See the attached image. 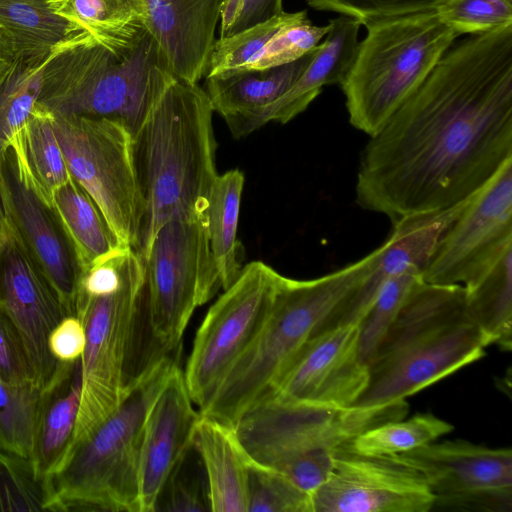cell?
<instances>
[{
    "label": "cell",
    "mask_w": 512,
    "mask_h": 512,
    "mask_svg": "<svg viewBox=\"0 0 512 512\" xmlns=\"http://www.w3.org/2000/svg\"><path fill=\"white\" fill-rule=\"evenodd\" d=\"M360 154L356 202L395 222L449 208L512 159V24L469 34Z\"/></svg>",
    "instance_id": "cell-1"
},
{
    "label": "cell",
    "mask_w": 512,
    "mask_h": 512,
    "mask_svg": "<svg viewBox=\"0 0 512 512\" xmlns=\"http://www.w3.org/2000/svg\"><path fill=\"white\" fill-rule=\"evenodd\" d=\"M214 109L198 83L175 79L132 136L143 202L136 253L147 255L156 232L174 218H206L218 175Z\"/></svg>",
    "instance_id": "cell-2"
},
{
    "label": "cell",
    "mask_w": 512,
    "mask_h": 512,
    "mask_svg": "<svg viewBox=\"0 0 512 512\" xmlns=\"http://www.w3.org/2000/svg\"><path fill=\"white\" fill-rule=\"evenodd\" d=\"M491 342L466 307L462 285L418 283L368 363L352 407L399 401L481 359Z\"/></svg>",
    "instance_id": "cell-3"
},
{
    "label": "cell",
    "mask_w": 512,
    "mask_h": 512,
    "mask_svg": "<svg viewBox=\"0 0 512 512\" xmlns=\"http://www.w3.org/2000/svg\"><path fill=\"white\" fill-rule=\"evenodd\" d=\"M175 79L149 31L123 53L82 31L52 49L37 105L54 115L112 119L133 136Z\"/></svg>",
    "instance_id": "cell-4"
},
{
    "label": "cell",
    "mask_w": 512,
    "mask_h": 512,
    "mask_svg": "<svg viewBox=\"0 0 512 512\" xmlns=\"http://www.w3.org/2000/svg\"><path fill=\"white\" fill-rule=\"evenodd\" d=\"M180 350L153 356L132 378L120 405L74 442L49 479L54 511L138 512V476L149 410L179 364Z\"/></svg>",
    "instance_id": "cell-5"
},
{
    "label": "cell",
    "mask_w": 512,
    "mask_h": 512,
    "mask_svg": "<svg viewBox=\"0 0 512 512\" xmlns=\"http://www.w3.org/2000/svg\"><path fill=\"white\" fill-rule=\"evenodd\" d=\"M378 248L337 271L310 280L282 275L270 313L258 335L199 412L236 427L312 335L372 270Z\"/></svg>",
    "instance_id": "cell-6"
},
{
    "label": "cell",
    "mask_w": 512,
    "mask_h": 512,
    "mask_svg": "<svg viewBox=\"0 0 512 512\" xmlns=\"http://www.w3.org/2000/svg\"><path fill=\"white\" fill-rule=\"evenodd\" d=\"M362 25L367 34L340 87L350 124L372 136L421 86L460 35L436 9L373 18Z\"/></svg>",
    "instance_id": "cell-7"
},
{
    "label": "cell",
    "mask_w": 512,
    "mask_h": 512,
    "mask_svg": "<svg viewBox=\"0 0 512 512\" xmlns=\"http://www.w3.org/2000/svg\"><path fill=\"white\" fill-rule=\"evenodd\" d=\"M76 316L85 329L81 397L73 442L91 433L123 401L137 325L144 317V264L130 252L120 285L96 296H78ZM71 448V447H70Z\"/></svg>",
    "instance_id": "cell-8"
},
{
    "label": "cell",
    "mask_w": 512,
    "mask_h": 512,
    "mask_svg": "<svg viewBox=\"0 0 512 512\" xmlns=\"http://www.w3.org/2000/svg\"><path fill=\"white\" fill-rule=\"evenodd\" d=\"M144 315L151 355L180 349L190 318L221 287L207 218H174L156 232L144 259Z\"/></svg>",
    "instance_id": "cell-9"
},
{
    "label": "cell",
    "mask_w": 512,
    "mask_h": 512,
    "mask_svg": "<svg viewBox=\"0 0 512 512\" xmlns=\"http://www.w3.org/2000/svg\"><path fill=\"white\" fill-rule=\"evenodd\" d=\"M53 116L70 175L94 200L121 247L135 250L143 202L133 161L132 135L122 124L108 118Z\"/></svg>",
    "instance_id": "cell-10"
},
{
    "label": "cell",
    "mask_w": 512,
    "mask_h": 512,
    "mask_svg": "<svg viewBox=\"0 0 512 512\" xmlns=\"http://www.w3.org/2000/svg\"><path fill=\"white\" fill-rule=\"evenodd\" d=\"M281 277L264 262H250L209 308L183 371L189 395L199 409L210 401L258 335Z\"/></svg>",
    "instance_id": "cell-11"
},
{
    "label": "cell",
    "mask_w": 512,
    "mask_h": 512,
    "mask_svg": "<svg viewBox=\"0 0 512 512\" xmlns=\"http://www.w3.org/2000/svg\"><path fill=\"white\" fill-rule=\"evenodd\" d=\"M407 413L405 400L345 409L265 401L246 412L235 428L255 461L276 468L299 456L334 451L360 433L402 419Z\"/></svg>",
    "instance_id": "cell-12"
},
{
    "label": "cell",
    "mask_w": 512,
    "mask_h": 512,
    "mask_svg": "<svg viewBox=\"0 0 512 512\" xmlns=\"http://www.w3.org/2000/svg\"><path fill=\"white\" fill-rule=\"evenodd\" d=\"M0 202L8 225L57 292L69 315L85 268L53 206L28 175L12 144L0 157Z\"/></svg>",
    "instance_id": "cell-13"
},
{
    "label": "cell",
    "mask_w": 512,
    "mask_h": 512,
    "mask_svg": "<svg viewBox=\"0 0 512 512\" xmlns=\"http://www.w3.org/2000/svg\"><path fill=\"white\" fill-rule=\"evenodd\" d=\"M367 383L368 365L359 352V327L340 325L306 340L257 403L345 409L355 404Z\"/></svg>",
    "instance_id": "cell-14"
},
{
    "label": "cell",
    "mask_w": 512,
    "mask_h": 512,
    "mask_svg": "<svg viewBox=\"0 0 512 512\" xmlns=\"http://www.w3.org/2000/svg\"><path fill=\"white\" fill-rule=\"evenodd\" d=\"M351 441L335 451L328 479L312 494L313 512H429L434 493L401 455H368Z\"/></svg>",
    "instance_id": "cell-15"
},
{
    "label": "cell",
    "mask_w": 512,
    "mask_h": 512,
    "mask_svg": "<svg viewBox=\"0 0 512 512\" xmlns=\"http://www.w3.org/2000/svg\"><path fill=\"white\" fill-rule=\"evenodd\" d=\"M512 246V159L474 195L422 272L430 284L465 286Z\"/></svg>",
    "instance_id": "cell-16"
},
{
    "label": "cell",
    "mask_w": 512,
    "mask_h": 512,
    "mask_svg": "<svg viewBox=\"0 0 512 512\" xmlns=\"http://www.w3.org/2000/svg\"><path fill=\"white\" fill-rule=\"evenodd\" d=\"M0 306L25 346L36 386L46 388L59 370L48 337L67 313L48 278L8 225L0 242Z\"/></svg>",
    "instance_id": "cell-17"
},
{
    "label": "cell",
    "mask_w": 512,
    "mask_h": 512,
    "mask_svg": "<svg viewBox=\"0 0 512 512\" xmlns=\"http://www.w3.org/2000/svg\"><path fill=\"white\" fill-rule=\"evenodd\" d=\"M193 404L178 364L146 419L138 476V512L155 511L169 476L193 448L200 419Z\"/></svg>",
    "instance_id": "cell-18"
},
{
    "label": "cell",
    "mask_w": 512,
    "mask_h": 512,
    "mask_svg": "<svg viewBox=\"0 0 512 512\" xmlns=\"http://www.w3.org/2000/svg\"><path fill=\"white\" fill-rule=\"evenodd\" d=\"M475 194L449 208L411 214L393 222L390 235L378 247V258L372 270L329 317L322 330L340 325H358L387 279L410 266H417L423 272L442 236Z\"/></svg>",
    "instance_id": "cell-19"
},
{
    "label": "cell",
    "mask_w": 512,
    "mask_h": 512,
    "mask_svg": "<svg viewBox=\"0 0 512 512\" xmlns=\"http://www.w3.org/2000/svg\"><path fill=\"white\" fill-rule=\"evenodd\" d=\"M225 0H144L146 27L173 75L197 84L205 77Z\"/></svg>",
    "instance_id": "cell-20"
},
{
    "label": "cell",
    "mask_w": 512,
    "mask_h": 512,
    "mask_svg": "<svg viewBox=\"0 0 512 512\" xmlns=\"http://www.w3.org/2000/svg\"><path fill=\"white\" fill-rule=\"evenodd\" d=\"M426 479L435 495L512 487V451L465 440L430 442L399 454Z\"/></svg>",
    "instance_id": "cell-21"
},
{
    "label": "cell",
    "mask_w": 512,
    "mask_h": 512,
    "mask_svg": "<svg viewBox=\"0 0 512 512\" xmlns=\"http://www.w3.org/2000/svg\"><path fill=\"white\" fill-rule=\"evenodd\" d=\"M329 24L325 41L317 45L303 74L285 94L256 115L249 125V134L269 122L291 121L310 105L325 85L343 83L356 54L361 22L340 15L329 20Z\"/></svg>",
    "instance_id": "cell-22"
},
{
    "label": "cell",
    "mask_w": 512,
    "mask_h": 512,
    "mask_svg": "<svg viewBox=\"0 0 512 512\" xmlns=\"http://www.w3.org/2000/svg\"><path fill=\"white\" fill-rule=\"evenodd\" d=\"M316 47L284 65L206 78L205 91L214 112L223 117L235 138L247 136L256 115L293 86L311 62Z\"/></svg>",
    "instance_id": "cell-23"
},
{
    "label": "cell",
    "mask_w": 512,
    "mask_h": 512,
    "mask_svg": "<svg viewBox=\"0 0 512 512\" xmlns=\"http://www.w3.org/2000/svg\"><path fill=\"white\" fill-rule=\"evenodd\" d=\"M193 446L203 466L210 511L248 512L251 457L236 428L200 414Z\"/></svg>",
    "instance_id": "cell-24"
},
{
    "label": "cell",
    "mask_w": 512,
    "mask_h": 512,
    "mask_svg": "<svg viewBox=\"0 0 512 512\" xmlns=\"http://www.w3.org/2000/svg\"><path fill=\"white\" fill-rule=\"evenodd\" d=\"M81 382V359L61 362L56 376L41 390L29 458L43 479L58 470L72 445Z\"/></svg>",
    "instance_id": "cell-25"
},
{
    "label": "cell",
    "mask_w": 512,
    "mask_h": 512,
    "mask_svg": "<svg viewBox=\"0 0 512 512\" xmlns=\"http://www.w3.org/2000/svg\"><path fill=\"white\" fill-rule=\"evenodd\" d=\"M79 30L116 53L132 48L148 31L144 0H48Z\"/></svg>",
    "instance_id": "cell-26"
},
{
    "label": "cell",
    "mask_w": 512,
    "mask_h": 512,
    "mask_svg": "<svg viewBox=\"0 0 512 512\" xmlns=\"http://www.w3.org/2000/svg\"><path fill=\"white\" fill-rule=\"evenodd\" d=\"M244 182L239 169L218 174L208 199L207 231L223 289L236 280L243 268V248L237 231Z\"/></svg>",
    "instance_id": "cell-27"
},
{
    "label": "cell",
    "mask_w": 512,
    "mask_h": 512,
    "mask_svg": "<svg viewBox=\"0 0 512 512\" xmlns=\"http://www.w3.org/2000/svg\"><path fill=\"white\" fill-rule=\"evenodd\" d=\"M52 203L85 270L123 248L94 200L72 176L55 190Z\"/></svg>",
    "instance_id": "cell-28"
},
{
    "label": "cell",
    "mask_w": 512,
    "mask_h": 512,
    "mask_svg": "<svg viewBox=\"0 0 512 512\" xmlns=\"http://www.w3.org/2000/svg\"><path fill=\"white\" fill-rule=\"evenodd\" d=\"M465 289L469 314L491 344L512 348V246Z\"/></svg>",
    "instance_id": "cell-29"
},
{
    "label": "cell",
    "mask_w": 512,
    "mask_h": 512,
    "mask_svg": "<svg viewBox=\"0 0 512 512\" xmlns=\"http://www.w3.org/2000/svg\"><path fill=\"white\" fill-rule=\"evenodd\" d=\"M51 51L20 50L0 70V157L38 103Z\"/></svg>",
    "instance_id": "cell-30"
},
{
    "label": "cell",
    "mask_w": 512,
    "mask_h": 512,
    "mask_svg": "<svg viewBox=\"0 0 512 512\" xmlns=\"http://www.w3.org/2000/svg\"><path fill=\"white\" fill-rule=\"evenodd\" d=\"M10 144L38 190L52 202L55 190L71 178L56 137L53 114L36 105Z\"/></svg>",
    "instance_id": "cell-31"
},
{
    "label": "cell",
    "mask_w": 512,
    "mask_h": 512,
    "mask_svg": "<svg viewBox=\"0 0 512 512\" xmlns=\"http://www.w3.org/2000/svg\"><path fill=\"white\" fill-rule=\"evenodd\" d=\"M0 24L14 37L19 51H51L82 31L57 14L48 0H0Z\"/></svg>",
    "instance_id": "cell-32"
},
{
    "label": "cell",
    "mask_w": 512,
    "mask_h": 512,
    "mask_svg": "<svg viewBox=\"0 0 512 512\" xmlns=\"http://www.w3.org/2000/svg\"><path fill=\"white\" fill-rule=\"evenodd\" d=\"M453 430L452 424L431 414L393 420L372 427L351 441L353 449L368 455H395L412 451Z\"/></svg>",
    "instance_id": "cell-33"
},
{
    "label": "cell",
    "mask_w": 512,
    "mask_h": 512,
    "mask_svg": "<svg viewBox=\"0 0 512 512\" xmlns=\"http://www.w3.org/2000/svg\"><path fill=\"white\" fill-rule=\"evenodd\" d=\"M421 281H424L422 270L410 266L387 279L381 286L358 324L359 352L367 365L410 293Z\"/></svg>",
    "instance_id": "cell-34"
},
{
    "label": "cell",
    "mask_w": 512,
    "mask_h": 512,
    "mask_svg": "<svg viewBox=\"0 0 512 512\" xmlns=\"http://www.w3.org/2000/svg\"><path fill=\"white\" fill-rule=\"evenodd\" d=\"M54 511L49 480L39 477L29 457L0 450V512Z\"/></svg>",
    "instance_id": "cell-35"
},
{
    "label": "cell",
    "mask_w": 512,
    "mask_h": 512,
    "mask_svg": "<svg viewBox=\"0 0 512 512\" xmlns=\"http://www.w3.org/2000/svg\"><path fill=\"white\" fill-rule=\"evenodd\" d=\"M307 14L304 11L282 14L245 29L233 36L216 39L205 77L227 75L246 69L249 62L286 25Z\"/></svg>",
    "instance_id": "cell-36"
},
{
    "label": "cell",
    "mask_w": 512,
    "mask_h": 512,
    "mask_svg": "<svg viewBox=\"0 0 512 512\" xmlns=\"http://www.w3.org/2000/svg\"><path fill=\"white\" fill-rule=\"evenodd\" d=\"M40 389L0 380V450L29 457Z\"/></svg>",
    "instance_id": "cell-37"
},
{
    "label": "cell",
    "mask_w": 512,
    "mask_h": 512,
    "mask_svg": "<svg viewBox=\"0 0 512 512\" xmlns=\"http://www.w3.org/2000/svg\"><path fill=\"white\" fill-rule=\"evenodd\" d=\"M248 512L313 511L310 495L281 472L251 457Z\"/></svg>",
    "instance_id": "cell-38"
},
{
    "label": "cell",
    "mask_w": 512,
    "mask_h": 512,
    "mask_svg": "<svg viewBox=\"0 0 512 512\" xmlns=\"http://www.w3.org/2000/svg\"><path fill=\"white\" fill-rule=\"evenodd\" d=\"M329 29V23L316 26L305 14L278 31L245 70H262L293 62L319 45Z\"/></svg>",
    "instance_id": "cell-39"
},
{
    "label": "cell",
    "mask_w": 512,
    "mask_h": 512,
    "mask_svg": "<svg viewBox=\"0 0 512 512\" xmlns=\"http://www.w3.org/2000/svg\"><path fill=\"white\" fill-rule=\"evenodd\" d=\"M440 19L459 35L477 34L512 24L509 0H447L436 8Z\"/></svg>",
    "instance_id": "cell-40"
},
{
    "label": "cell",
    "mask_w": 512,
    "mask_h": 512,
    "mask_svg": "<svg viewBox=\"0 0 512 512\" xmlns=\"http://www.w3.org/2000/svg\"><path fill=\"white\" fill-rule=\"evenodd\" d=\"M447 0H306L320 11L336 12L363 22L373 18L434 10Z\"/></svg>",
    "instance_id": "cell-41"
},
{
    "label": "cell",
    "mask_w": 512,
    "mask_h": 512,
    "mask_svg": "<svg viewBox=\"0 0 512 512\" xmlns=\"http://www.w3.org/2000/svg\"><path fill=\"white\" fill-rule=\"evenodd\" d=\"M0 380L12 385L36 386L33 370L20 334L1 306Z\"/></svg>",
    "instance_id": "cell-42"
},
{
    "label": "cell",
    "mask_w": 512,
    "mask_h": 512,
    "mask_svg": "<svg viewBox=\"0 0 512 512\" xmlns=\"http://www.w3.org/2000/svg\"><path fill=\"white\" fill-rule=\"evenodd\" d=\"M188 454V453H187ZM187 454L176 466L160 495L166 494L165 505L159 510L204 511L210 510L208 492L202 487L199 476L187 464Z\"/></svg>",
    "instance_id": "cell-43"
},
{
    "label": "cell",
    "mask_w": 512,
    "mask_h": 512,
    "mask_svg": "<svg viewBox=\"0 0 512 512\" xmlns=\"http://www.w3.org/2000/svg\"><path fill=\"white\" fill-rule=\"evenodd\" d=\"M283 12V0H225L219 22V38L233 36Z\"/></svg>",
    "instance_id": "cell-44"
},
{
    "label": "cell",
    "mask_w": 512,
    "mask_h": 512,
    "mask_svg": "<svg viewBox=\"0 0 512 512\" xmlns=\"http://www.w3.org/2000/svg\"><path fill=\"white\" fill-rule=\"evenodd\" d=\"M511 512L512 487L435 495L431 511Z\"/></svg>",
    "instance_id": "cell-45"
},
{
    "label": "cell",
    "mask_w": 512,
    "mask_h": 512,
    "mask_svg": "<svg viewBox=\"0 0 512 512\" xmlns=\"http://www.w3.org/2000/svg\"><path fill=\"white\" fill-rule=\"evenodd\" d=\"M86 343L83 323L75 315L64 317L50 332L48 347L58 362L81 359Z\"/></svg>",
    "instance_id": "cell-46"
},
{
    "label": "cell",
    "mask_w": 512,
    "mask_h": 512,
    "mask_svg": "<svg viewBox=\"0 0 512 512\" xmlns=\"http://www.w3.org/2000/svg\"><path fill=\"white\" fill-rule=\"evenodd\" d=\"M18 52L19 47L14 37L0 24V70L6 67Z\"/></svg>",
    "instance_id": "cell-47"
},
{
    "label": "cell",
    "mask_w": 512,
    "mask_h": 512,
    "mask_svg": "<svg viewBox=\"0 0 512 512\" xmlns=\"http://www.w3.org/2000/svg\"><path fill=\"white\" fill-rule=\"evenodd\" d=\"M7 230H8V223L5 218V215H4L2 206H1V202H0V242L4 238Z\"/></svg>",
    "instance_id": "cell-48"
},
{
    "label": "cell",
    "mask_w": 512,
    "mask_h": 512,
    "mask_svg": "<svg viewBox=\"0 0 512 512\" xmlns=\"http://www.w3.org/2000/svg\"><path fill=\"white\" fill-rule=\"evenodd\" d=\"M509 1H511V2H512V0H509Z\"/></svg>",
    "instance_id": "cell-49"
}]
</instances>
